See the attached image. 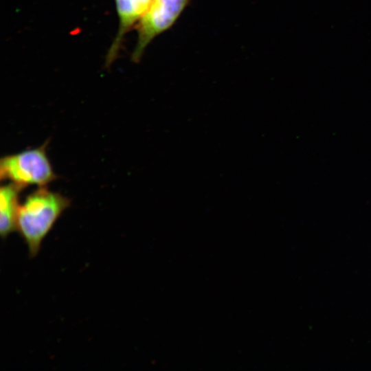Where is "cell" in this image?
Masks as SVG:
<instances>
[{"label": "cell", "instance_id": "5", "mask_svg": "<svg viewBox=\"0 0 371 371\" xmlns=\"http://www.w3.org/2000/svg\"><path fill=\"white\" fill-rule=\"evenodd\" d=\"M25 188L9 182L0 188V234L3 239L16 230L19 196Z\"/></svg>", "mask_w": 371, "mask_h": 371}, {"label": "cell", "instance_id": "4", "mask_svg": "<svg viewBox=\"0 0 371 371\" xmlns=\"http://www.w3.org/2000/svg\"><path fill=\"white\" fill-rule=\"evenodd\" d=\"M152 0H114L119 25L115 36L105 56L106 68L111 67L118 57L126 35L136 27Z\"/></svg>", "mask_w": 371, "mask_h": 371}, {"label": "cell", "instance_id": "1", "mask_svg": "<svg viewBox=\"0 0 371 371\" xmlns=\"http://www.w3.org/2000/svg\"><path fill=\"white\" fill-rule=\"evenodd\" d=\"M70 204L67 196L46 186L38 187L25 197L19 207L16 230L25 241L30 258L38 254L43 240Z\"/></svg>", "mask_w": 371, "mask_h": 371}, {"label": "cell", "instance_id": "3", "mask_svg": "<svg viewBox=\"0 0 371 371\" xmlns=\"http://www.w3.org/2000/svg\"><path fill=\"white\" fill-rule=\"evenodd\" d=\"M190 0H152L148 9L136 26L137 38L131 60L139 63L150 43L171 28Z\"/></svg>", "mask_w": 371, "mask_h": 371}, {"label": "cell", "instance_id": "2", "mask_svg": "<svg viewBox=\"0 0 371 371\" xmlns=\"http://www.w3.org/2000/svg\"><path fill=\"white\" fill-rule=\"evenodd\" d=\"M49 141L37 148L26 149L2 157L0 159V178L23 188L36 185L45 186L58 176L47 155Z\"/></svg>", "mask_w": 371, "mask_h": 371}]
</instances>
